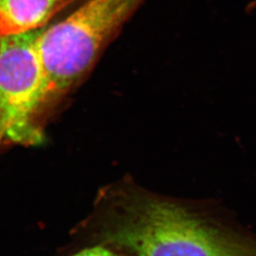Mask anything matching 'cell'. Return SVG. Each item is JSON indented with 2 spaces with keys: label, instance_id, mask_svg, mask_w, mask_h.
Wrapping results in <instances>:
<instances>
[{
  "label": "cell",
  "instance_id": "3957f363",
  "mask_svg": "<svg viewBox=\"0 0 256 256\" xmlns=\"http://www.w3.org/2000/svg\"><path fill=\"white\" fill-rule=\"evenodd\" d=\"M40 30L0 37V148L43 140L42 116L48 108L37 50Z\"/></svg>",
  "mask_w": 256,
  "mask_h": 256
},
{
  "label": "cell",
  "instance_id": "8992f818",
  "mask_svg": "<svg viewBox=\"0 0 256 256\" xmlns=\"http://www.w3.org/2000/svg\"><path fill=\"white\" fill-rule=\"evenodd\" d=\"M256 9V0H252L248 6V10H250Z\"/></svg>",
  "mask_w": 256,
  "mask_h": 256
},
{
  "label": "cell",
  "instance_id": "277c9868",
  "mask_svg": "<svg viewBox=\"0 0 256 256\" xmlns=\"http://www.w3.org/2000/svg\"><path fill=\"white\" fill-rule=\"evenodd\" d=\"M75 0H0V37L40 30Z\"/></svg>",
  "mask_w": 256,
  "mask_h": 256
},
{
  "label": "cell",
  "instance_id": "5b68a950",
  "mask_svg": "<svg viewBox=\"0 0 256 256\" xmlns=\"http://www.w3.org/2000/svg\"><path fill=\"white\" fill-rule=\"evenodd\" d=\"M72 256H129L117 250L111 248L104 245L97 244V246L84 248Z\"/></svg>",
  "mask_w": 256,
  "mask_h": 256
},
{
  "label": "cell",
  "instance_id": "7a4b0ae2",
  "mask_svg": "<svg viewBox=\"0 0 256 256\" xmlns=\"http://www.w3.org/2000/svg\"><path fill=\"white\" fill-rule=\"evenodd\" d=\"M146 0H84L37 36L46 108L90 74L102 50Z\"/></svg>",
  "mask_w": 256,
  "mask_h": 256
},
{
  "label": "cell",
  "instance_id": "6da1fadb",
  "mask_svg": "<svg viewBox=\"0 0 256 256\" xmlns=\"http://www.w3.org/2000/svg\"><path fill=\"white\" fill-rule=\"evenodd\" d=\"M96 202L88 232L129 256H256V240L135 185L110 186Z\"/></svg>",
  "mask_w": 256,
  "mask_h": 256
}]
</instances>
